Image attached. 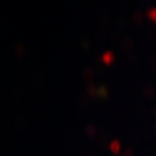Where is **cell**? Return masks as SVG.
<instances>
[{
    "label": "cell",
    "mask_w": 156,
    "mask_h": 156,
    "mask_svg": "<svg viewBox=\"0 0 156 156\" xmlns=\"http://www.w3.org/2000/svg\"><path fill=\"white\" fill-rule=\"evenodd\" d=\"M93 76H94V71L88 67L83 71V79L86 80L87 84H91L93 83Z\"/></svg>",
    "instance_id": "obj_7"
},
{
    "label": "cell",
    "mask_w": 156,
    "mask_h": 156,
    "mask_svg": "<svg viewBox=\"0 0 156 156\" xmlns=\"http://www.w3.org/2000/svg\"><path fill=\"white\" fill-rule=\"evenodd\" d=\"M111 113L113 115V116H115V115H116V116H118V113H119V109H118L117 106H113V108H112Z\"/></svg>",
    "instance_id": "obj_29"
},
{
    "label": "cell",
    "mask_w": 156,
    "mask_h": 156,
    "mask_svg": "<svg viewBox=\"0 0 156 156\" xmlns=\"http://www.w3.org/2000/svg\"><path fill=\"white\" fill-rule=\"evenodd\" d=\"M141 4L142 5H149L151 4V0H141Z\"/></svg>",
    "instance_id": "obj_31"
},
{
    "label": "cell",
    "mask_w": 156,
    "mask_h": 156,
    "mask_svg": "<svg viewBox=\"0 0 156 156\" xmlns=\"http://www.w3.org/2000/svg\"><path fill=\"white\" fill-rule=\"evenodd\" d=\"M26 126V120H24V118L22 117H19L16 119V123H15V127L19 129V131H22L23 128Z\"/></svg>",
    "instance_id": "obj_16"
},
{
    "label": "cell",
    "mask_w": 156,
    "mask_h": 156,
    "mask_svg": "<svg viewBox=\"0 0 156 156\" xmlns=\"http://www.w3.org/2000/svg\"><path fill=\"white\" fill-rule=\"evenodd\" d=\"M106 34H108V29H106L105 26H101L100 28L97 29V36L100 38H104L106 36Z\"/></svg>",
    "instance_id": "obj_17"
},
{
    "label": "cell",
    "mask_w": 156,
    "mask_h": 156,
    "mask_svg": "<svg viewBox=\"0 0 156 156\" xmlns=\"http://www.w3.org/2000/svg\"><path fill=\"white\" fill-rule=\"evenodd\" d=\"M148 156H154V155H148Z\"/></svg>",
    "instance_id": "obj_35"
},
{
    "label": "cell",
    "mask_w": 156,
    "mask_h": 156,
    "mask_svg": "<svg viewBox=\"0 0 156 156\" xmlns=\"http://www.w3.org/2000/svg\"><path fill=\"white\" fill-rule=\"evenodd\" d=\"M24 52H26V49L22 44H16L15 48H14V55L17 57V58H22L24 56Z\"/></svg>",
    "instance_id": "obj_10"
},
{
    "label": "cell",
    "mask_w": 156,
    "mask_h": 156,
    "mask_svg": "<svg viewBox=\"0 0 156 156\" xmlns=\"http://www.w3.org/2000/svg\"><path fill=\"white\" fill-rule=\"evenodd\" d=\"M151 73L156 76V66H151Z\"/></svg>",
    "instance_id": "obj_32"
},
{
    "label": "cell",
    "mask_w": 156,
    "mask_h": 156,
    "mask_svg": "<svg viewBox=\"0 0 156 156\" xmlns=\"http://www.w3.org/2000/svg\"><path fill=\"white\" fill-rule=\"evenodd\" d=\"M132 20H133L134 23L141 24V23L144 22V14H142V12H140V11L135 12L133 15H132Z\"/></svg>",
    "instance_id": "obj_11"
},
{
    "label": "cell",
    "mask_w": 156,
    "mask_h": 156,
    "mask_svg": "<svg viewBox=\"0 0 156 156\" xmlns=\"http://www.w3.org/2000/svg\"><path fill=\"white\" fill-rule=\"evenodd\" d=\"M84 133H86V135H87V136L93 138V136H95V135L97 134V128H96V126H95V125H93V124H89V125H87V126H86V128H84Z\"/></svg>",
    "instance_id": "obj_8"
},
{
    "label": "cell",
    "mask_w": 156,
    "mask_h": 156,
    "mask_svg": "<svg viewBox=\"0 0 156 156\" xmlns=\"http://www.w3.org/2000/svg\"><path fill=\"white\" fill-rule=\"evenodd\" d=\"M146 16L148 17V20L153 23H156V7H151L148 11L146 12Z\"/></svg>",
    "instance_id": "obj_9"
},
{
    "label": "cell",
    "mask_w": 156,
    "mask_h": 156,
    "mask_svg": "<svg viewBox=\"0 0 156 156\" xmlns=\"http://www.w3.org/2000/svg\"><path fill=\"white\" fill-rule=\"evenodd\" d=\"M149 39H151V43L156 44V35H155V36H151V37H149Z\"/></svg>",
    "instance_id": "obj_30"
},
{
    "label": "cell",
    "mask_w": 156,
    "mask_h": 156,
    "mask_svg": "<svg viewBox=\"0 0 156 156\" xmlns=\"http://www.w3.org/2000/svg\"><path fill=\"white\" fill-rule=\"evenodd\" d=\"M81 46L83 48L84 50H89V48H90V43H89V41L88 39H86V38H83V39H81Z\"/></svg>",
    "instance_id": "obj_21"
},
{
    "label": "cell",
    "mask_w": 156,
    "mask_h": 156,
    "mask_svg": "<svg viewBox=\"0 0 156 156\" xmlns=\"http://www.w3.org/2000/svg\"><path fill=\"white\" fill-rule=\"evenodd\" d=\"M146 136H147V139H151V136H154V134H153V129H151V128H148L147 131H146Z\"/></svg>",
    "instance_id": "obj_27"
},
{
    "label": "cell",
    "mask_w": 156,
    "mask_h": 156,
    "mask_svg": "<svg viewBox=\"0 0 156 156\" xmlns=\"http://www.w3.org/2000/svg\"><path fill=\"white\" fill-rule=\"evenodd\" d=\"M102 72H103V68H102V66H100L97 64L96 67H95V74H102Z\"/></svg>",
    "instance_id": "obj_26"
},
{
    "label": "cell",
    "mask_w": 156,
    "mask_h": 156,
    "mask_svg": "<svg viewBox=\"0 0 156 156\" xmlns=\"http://www.w3.org/2000/svg\"><path fill=\"white\" fill-rule=\"evenodd\" d=\"M123 156H134L133 151H132L131 148H128V149H126V151L123 153Z\"/></svg>",
    "instance_id": "obj_24"
},
{
    "label": "cell",
    "mask_w": 156,
    "mask_h": 156,
    "mask_svg": "<svg viewBox=\"0 0 156 156\" xmlns=\"http://www.w3.org/2000/svg\"><path fill=\"white\" fill-rule=\"evenodd\" d=\"M144 95L147 98H153L154 97V87L151 86V84L146 86L145 89H144Z\"/></svg>",
    "instance_id": "obj_13"
},
{
    "label": "cell",
    "mask_w": 156,
    "mask_h": 156,
    "mask_svg": "<svg viewBox=\"0 0 156 156\" xmlns=\"http://www.w3.org/2000/svg\"><path fill=\"white\" fill-rule=\"evenodd\" d=\"M127 62L131 64V65H133V64H136L138 62V57L134 53V52H129L127 55Z\"/></svg>",
    "instance_id": "obj_18"
},
{
    "label": "cell",
    "mask_w": 156,
    "mask_h": 156,
    "mask_svg": "<svg viewBox=\"0 0 156 156\" xmlns=\"http://www.w3.org/2000/svg\"><path fill=\"white\" fill-rule=\"evenodd\" d=\"M98 97L103 101L108 100V97H109V88L106 87L105 84H101L98 87Z\"/></svg>",
    "instance_id": "obj_5"
},
{
    "label": "cell",
    "mask_w": 156,
    "mask_h": 156,
    "mask_svg": "<svg viewBox=\"0 0 156 156\" xmlns=\"http://www.w3.org/2000/svg\"><path fill=\"white\" fill-rule=\"evenodd\" d=\"M111 42H112V44H113V45H119V44H120V42H123V41L120 39V36H119L118 34H115V35L112 36Z\"/></svg>",
    "instance_id": "obj_20"
},
{
    "label": "cell",
    "mask_w": 156,
    "mask_h": 156,
    "mask_svg": "<svg viewBox=\"0 0 156 156\" xmlns=\"http://www.w3.org/2000/svg\"><path fill=\"white\" fill-rule=\"evenodd\" d=\"M120 148H122L120 141H119V140H117V139L112 140L111 142L109 144V149H110L112 154H115V155H118V154H119Z\"/></svg>",
    "instance_id": "obj_3"
},
{
    "label": "cell",
    "mask_w": 156,
    "mask_h": 156,
    "mask_svg": "<svg viewBox=\"0 0 156 156\" xmlns=\"http://www.w3.org/2000/svg\"><path fill=\"white\" fill-rule=\"evenodd\" d=\"M149 60L151 62V66H156V53H153L149 58Z\"/></svg>",
    "instance_id": "obj_23"
},
{
    "label": "cell",
    "mask_w": 156,
    "mask_h": 156,
    "mask_svg": "<svg viewBox=\"0 0 156 156\" xmlns=\"http://www.w3.org/2000/svg\"><path fill=\"white\" fill-rule=\"evenodd\" d=\"M79 155H80V156H89L90 155V151H87V149H82V151L79 153Z\"/></svg>",
    "instance_id": "obj_28"
},
{
    "label": "cell",
    "mask_w": 156,
    "mask_h": 156,
    "mask_svg": "<svg viewBox=\"0 0 156 156\" xmlns=\"http://www.w3.org/2000/svg\"><path fill=\"white\" fill-rule=\"evenodd\" d=\"M131 140H132V142H134V144H139V135L138 134H132V136H131Z\"/></svg>",
    "instance_id": "obj_22"
},
{
    "label": "cell",
    "mask_w": 156,
    "mask_h": 156,
    "mask_svg": "<svg viewBox=\"0 0 156 156\" xmlns=\"http://www.w3.org/2000/svg\"><path fill=\"white\" fill-rule=\"evenodd\" d=\"M89 156H96V155H95V154H93V153H90V155Z\"/></svg>",
    "instance_id": "obj_34"
},
{
    "label": "cell",
    "mask_w": 156,
    "mask_h": 156,
    "mask_svg": "<svg viewBox=\"0 0 156 156\" xmlns=\"http://www.w3.org/2000/svg\"><path fill=\"white\" fill-rule=\"evenodd\" d=\"M153 129H154V132L156 133V123L154 124V127H153Z\"/></svg>",
    "instance_id": "obj_33"
},
{
    "label": "cell",
    "mask_w": 156,
    "mask_h": 156,
    "mask_svg": "<svg viewBox=\"0 0 156 156\" xmlns=\"http://www.w3.org/2000/svg\"><path fill=\"white\" fill-rule=\"evenodd\" d=\"M117 26H118V28H119V29H123L124 27H125V22H124L123 19H119V20H118Z\"/></svg>",
    "instance_id": "obj_25"
},
{
    "label": "cell",
    "mask_w": 156,
    "mask_h": 156,
    "mask_svg": "<svg viewBox=\"0 0 156 156\" xmlns=\"http://www.w3.org/2000/svg\"><path fill=\"white\" fill-rule=\"evenodd\" d=\"M122 44H123V48L125 51H128V52H131V51L133 50L134 48V43L132 38L131 37H125L123 39V42H122Z\"/></svg>",
    "instance_id": "obj_6"
},
{
    "label": "cell",
    "mask_w": 156,
    "mask_h": 156,
    "mask_svg": "<svg viewBox=\"0 0 156 156\" xmlns=\"http://www.w3.org/2000/svg\"><path fill=\"white\" fill-rule=\"evenodd\" d=\"M79 105L81 106L82 109L89 105V96L88 95H81L79 97Z\"/></svg>",
    "instance_id": "obj_12"
},
{
    "label": "cell",
    "mask_w": 156,
    "mask_h": 156,
    "mask_svg": "<svg viewBox=\"0 0 156 156\" xmlns=\"http://www.w3.org/2000/svg\"><path fill=\"white\" fill-rule=\"evenodd\" d=\"M147 34H148V37H151V36H155L156 35V27L154 24H149L148 27H147Z\"/></svg>",
    "instance_id": "obj_19"
},
{
    "label": "cell",
    "mask_w": 156,
    "mask_h": 156,
    "mask_svg": "<svg viewBox=\"0 0 156 156\" xmlns=\"http://www.w3.org/2000/svg\"><path fill=\"white\" fill-rule=\"evenodd\" d=\"M136 112L139 113L140 116L142 117H146V113H147V109H146V105L144 103H139L138 106H136Z\"/></svg>",
    "instance_id": "obj_15"
},
{
    "label": "cell",
    "mask_w": 156,
    "mask_h": 156,
    "mask_svg": "<svg viewBox=\"0 0 156 156\" xmlns=\"http://www.w3.org/2000/svg\"><path fill=\"white\" fill-rule=\"evenodd\" d=\"M86 90H87V95L91 98H97L98 97V87H96L94 83L87 84Z\"/></svg>",
    "instance_id": "obj_4"
},
{
    "label": "cell",
    "mask_w": 156,
    "mask_h": 156,
    "mask_svg": "<svg viewBox=\"0 0 156 156\" xmlns=\"http://www.w3.org/2000/svg\"><path fill=\"white\" fill-rule=\"evenodd\" d=\"M101 59H102V62L105 64V65H111L112 62L116 60V56L112 51H105L102 56H101Z\"/></svg>",
    "instance_id": "obj_2"
},
{
    "label": "cell",
    "mask_w": 156,
    "mask_h": 156,
    "mask_svg": "<svg viewBox=\"0 0 156 156\" xmlns=\"http://www.w3.org/2000/svg\"><path fill=\"white\" fill-rule=\"evenodd\" d=\"M108 139H109V135H108L105 129L103 127L97 128V146L100 148H106V147H109V145H108Z\"/></svg>",
    "instance_id": "obj_1"
},
{
    "label": "cell",
    "mask_w": 156,
    "mask_h": 156,
    "mask_svg": "<svg viewBox=\"0 0 156 156\" xmlns=\"http://www.w3.org/2000/svg\"><path fill=\"white\" fill-rule=\"evenodd\" d=\"M98 22H100L101 26H108L109 23V15L105 14V13H101L98 15Z\"/></svg>",
    "instance_id": "obj_14"
}]
</instances>
